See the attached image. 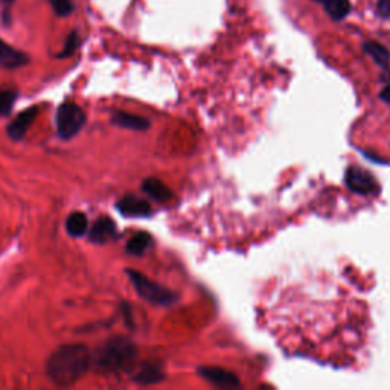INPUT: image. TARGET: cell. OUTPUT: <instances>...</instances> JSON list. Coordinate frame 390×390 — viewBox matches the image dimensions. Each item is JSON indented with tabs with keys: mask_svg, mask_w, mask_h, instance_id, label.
<instances>
[{
	"mask_svg": "<svg viewBox=\"0 0 390 390\" xmlns=\"http://www.w3.org/2000/svg\"><path fill=\"white\" fill-rule=\"evenodd\" d=\"M92 366V352L84 345H63L46 363L47 377L58 386H72L81 380Z\"/></svg>",
	"mask_w": 390,
	"mask_h": 390,
	"instance_id": "obj_1",
	"label": "cell"
},
{
	"mask_svg": "<svg viewBox=\"0 0 390 390\" xmlns=\"http://www.w3.org/2000/svg\"><path fill=\"white\" fill-rule=\"evenodd\" d=\"M138 358V349L125 337H111L92 354V364L102 372L116 373L130 371Z\"/></svg>",
	"mask_w": 390,
	"mask_h": 390,
	"instance_id": "obj_2",
	"label": "cell"
},
{
	"mask_svg": "<svg viewBox=\"0 0 390 390\" xmlns=\"http://www.w3.org/2000/svg\"><path fill=\"white\" fill-rule=\"evenodd\" d=\"M127 275H129L131 285L134 286V290L138 291L139 296L149 302V304L170 307L174 304V302H177V296L171 290L165 289V286L159 285L154 281H151L149 277L142 275L140 272L130 268L127 270Z\"/></svg>",
	"mask_w": 390,
	"mask_h": 390,
	"instance_id": "obj_3",
	"label": "cell"
},
{
	"mask_svg": "<svg viewBox=\"0 0 390 390\" xmlns=\"http://www.w3.org/2000/svg\"><path fill=\"white\" fill-rule=\"evenodd\" d=\"M57 131L58 136L65 140L75 138L86 125V115L83 108L75 102H63L57 110Z\"/></svg>",
	"mask_w": 390,
	"mask_h": 390,
	"instance_id": "obj_4",
	"label": "cell"
},
{
	"mask_svg": "<svg viewBox=\"0 0 390 390\" xmlns=\"http://www.w3.org/2000/svg\"><path fill=\"white\" fill-rule=\"evenodd\" d=\"M346 185L348 188L360 195H372L378 190V183L375 177L372 176L371 172H368L363 168H358V166H351L346 171Z\"/></svg>",
	"mask_w": 390,
	"mask_h": 390,
	"instance_id": "obj_5",
	"label": "cell"
},
{
	"mask_svg": "<svg viewBox=\"0 0 390 390\" xmlns=\"http://www.w3.org/2000/svg\"><path fill=\"white\" fill-rule=\"evenodd\" d=\"M37 115H38V108L29 107L15 116L10 122V125L6 127V133H8V136H10V139L15 140V142L25 139V136L31 129V125H33V122L35 121Z\"/></svg>",
	"mask_w": 390,
	"mask_h": 390,
	"instance_id": "obj_6",
	"label": "cell"
},
{
	"mask_svg": "<svg viewBox=\"0 0 390 390\" xmlns=\"http://www.w3.org/2000/svg\"><path fill=\"white\" fill-rule=\"evenodd\" d=\"M116 209L121 212L124 217L129 218H145L153 213L151 204L136 195H127L121 198V200L116 203Z\"/></svg>",
	"mask_w": 390,
	"mask_h": 390,
	"instance_id": "obj_7",
	"label": "cell"
},
{
	"mask_svg": "<svg viewBox=\"0 0 390 390\" xmlns=\"http://www.w3.org/2000/svg\"><path fill=\"white\" fill-rule=\"evenodd\" d=\"M198 373L200 377L204 378L206 381H209L211 384L217 386V387H227V389H234V387H240V378H238L235 373L220 369V368H200L198 369Z\"/></svg>",
	"mask_w": 390,
	"mask_h": 390,
	"instance_id": "obj_8",
	"label": "cell"
},
{
	"mask_svg": "<svg viewBox=\"0 0 390 390\" xmlns=\"http://www.w3.org/2000/svg\"><path fill=\"white\" fill-rule=\"evenodd\" d=\"M117 236L116 222L108 217H99L89 230V240L97 244H106Z\"/></svg>",
	"mask_w": 390,
	"mask_h": 390,
	"instance_id": "obj_9",
	"label": "cell"
},
{
	"mask_svg": "<svg viewBox=\"0 0 390 390\" xmlns=\"http://www.w3.org/2000/svg\"><path fill=\"white\" fill-rule=\"evenodd\" d=\"M29 63L28 55L15 47L10 46L0 38V67L2 69H19Z\"/></svg>",
	"mask_w": 390,
	"mask_h": 390,
	"instance_id": "obj_10",
	"label": "cell"
},
{
	"mask_svg": "<svg viewBox=\"0 0 390 390\" xmlns=\"http://www.w3.org/2000/svg\"><path fill=\"white\" fill-rule=\"evenodd\" d=\"M111 124L116 127H121V129L134 130V131H145L151 125L148 119L138 115L125 113V111H115L113 116H111Z\"/></svg>",
	"mask_w": 390,
	"mask_h": 390,
	"instance_id": "obj_11",
	"label": "cell"
},
{
	"mask_svg": "<svg viewBox=\"0 0 390 390\" xmlns=\"http://www.w3.org/2000/svg\"><path fill=\"white\" fill-rule=\"evenodd\" d=\"M142 190L145 194H148L151 198H154L156 202H161V203L168 202L172 198L171 189L159 179H147L145 181H143Z\"/></svg>",
	"mask_w": 390,
	"mask_h": 390,
	"instance_id": "obj_12",
	"label": "cell"
},
{
	"mask_svg": "<svg viewBox=\"0 0 390 390\" xmlns=\"http://www.w3.org/2000/svg\"><path fill=\"white\" fill-rule=\"evenodd\" d=\"M87 227H89V220L83 212H72L66 220L67 234L74 238L84 236L87 234Z\"/></svg>",
	"mask_w": 390,
	"mask_h": 390,
	"instance_id": "obj_13",
	"label": "cell"
},
{
	"mask_svg": "<svg viewBox=\"0 0 390 390\" xmlns=\"http://www.w3.org/2000/svg\"><path fill=\"white\" fill-rule=\"evenodd\" d=\"M316 2H319L334 20L345 19L351 11V2L349 0H316Z\"/></svg>",
	"mask_w": 390,
	"mask_h": 390,
	"instance_id": "obj_14",
	"label": "cell"
},
{
	"mask_svg": "<svg viewBox=\"0 0 390 390\" xmlns=\"http://www.w3.org/2000/svg\"><path fill=\"white\" fill-rule=\"evenodd\" d=\"M165 375L162 373V371L157 368V366H153V364H145V366H142L140 371L134 375V381L139 384H143V386H148V384H156V383H161V381H163Z\"/></svg>",
	"mask_w": 390,
	"mask_h": 390,
	"instance_id": "obj_15",
	"label": "cell"
},
{
	"mask_svg": "<svg viewBox=\"0 0 390 390\" xmlns=\"http://www.w3.org/2000/svg\"><path fill=\"white\" fill-rule=\"evenodd\" d=\"M151 243H153V238L147 232H138L136 235H133L130 238L129 244H127V253L133 254V257H140V254L145 253Z\"/></svg>",
	"mask_w": 390,
	"mask_h": 390,
	"instance_id": "obj_16",
	"label": "cell"
},
{
	"mask_svg": "<svg viewBox=\"0 0 390 390\" xmlns=\"http://www.w3.org/2000/svg\"><path fill=\"white\" fill-rule=\"evenodd\" d=\"M364 52L371 55L372 60L377 63L381 67H389L390 63V54L384 46H381L377 42H366L364 43Z\"/></svg>",
	"mask_w": 390,
	"mask_h": 390,
	"instance_id": "obj_17",
	"label": "cell"
},
{
	"mask_svg": "<svg viewBox=\"0 0 390 390\" xmlns=\"http://www.w3.org/2000/svg\"><path fill=\"white\" fill-rule=\"evenodd\" d=\"M17 98L19 92L13 89V87H2V89H0V117L11 115Z\"/></svg>",
	"mask_w": 390,
	"mask_h": 390,
	"instance_id": "obj_18",
	"label": "cell"
},
{
	"mask_svg": "<svg viewBox=\"0 0 390 390\" xmlns=\"http://www.w3.org/2000/svg\"><path fill=\"white\" fill-rule=\"evenodd\" d=\"M79 43H81V40H79V35L76 31H72L69 34V37L66 38L65 46H63L61 52L58 54V58H69L72 57L76 52V49L79 47Z\"/></svg>",
	"mask_w": 390,
	"mask_h": 390,
	"instance_id": "obj_19",
	"label": "cell"
},
{
	"mask_svg": "<svg viewBox=\"0 0 390 390\" xmlns=\"http://www.w3.org/2000/svg\"><path fill=\"white\" fill-rule=\"evenodd\" d=\"M49 2L58 17H67V15L74 13V3H72V0H49Z\"/></svg>",
	"mask_w": 390,
	"mask_h": 390,
	"instance_id": "obj_20",
	"label": "cell"
},
{
	"mask_svg": "<svg viewBox=\"0 0 390 390\" xmlns=\"http://www.w3.org/2000/svg\"><path fill=\"white\" fill-rule=\"evenodd\" d=\"M378 13L381 17L390 19V0H380L378 2Z\"/></svg>",
	"mask_w": 390,
	"mask_h": 390,
	"instance_id": "obj_21",
	"label": "cell"
},
{
	"mask_svg": "<svg viewBox=\"0 0 390 390\" xmlns=\"http://www.w3.org/2000/svg\"><path fill=\"white\" fill-rule=\"evenodd\" d=\"M380 97H381V99L386 101V102H389V104H390V84H389L387 87H384V89H383V92H381Z\"/></svg>",
	"mask_w": 390,
	"mask_h": 390,
	"instance_id": "obj_22",
	"label": "cell"
},
{
	"mask_svg": "<svg viewBox=\"0 0 390 390\" xmlns=\"http://www.w3.org/2000/svg\"><path fill=\"white\" fill-rule=\"evenodd\" d=\"M3 2H5V3H11V2H13V0H3Z\"/></svg>",
	"mask_w": 390,
	"mask_h": 390,
	"instance_id": "obj_23",
	"label": "cell"
}]
</instances>
